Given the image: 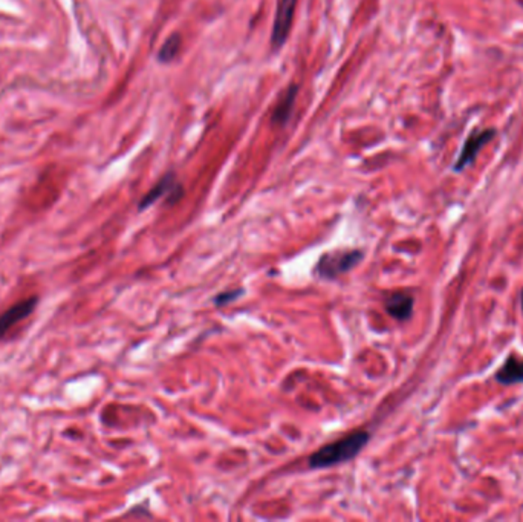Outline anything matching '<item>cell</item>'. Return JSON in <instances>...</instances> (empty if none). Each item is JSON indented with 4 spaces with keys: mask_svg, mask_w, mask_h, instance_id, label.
<instances>
[{
    "mask_svg": "<svg viewBox=\"0 0 523 522\" xmlns=\"http://www.w3.org/2000/svg\"><path fill=\"white\" fill-rule=\"evenodd\" d=\"M370 440L368 430H355L337 441H332L314 452L308 462L312 469H328L354 460Z\"/></svg>",
    "mask_w": 523,
    "mask_h": 522,
    "instance_id": "6da1fadb",
    "label": "cell"
},
{
    "mask_svg": "<svg viewBox=\"0 0 523 522\" xmlns=\"http://www.w3.org/2000/svg\"><path fill=\"white\" fill-rule=\"evenodd\" d=\"M361 250H337L321 256L315 263L314 273L321 279H335L351 271L363 261Z\"/></svg>",
    "mask_w": 523,
    "mask_h": 522,
    "instance_id": "7a4b0ae2",
    "label": "cell"
},
{
    "mask_svg": "<svg viewBox=\"0 0 523 522\" xmlns=\"http://www.w3.org/2000/svg\"><path fill=\"white\" fill-rule=\"evenodd\" d=\"M295 6L297 0H279L271 34V45L274 49H280L288 40L291 27H293Z\"/></svg>",
    "mask_w": 523,
    "mask_h": 522,
    "instance_id": "3957f363",
    "label": "cell"
},
{
    "mask_svg": "<svg viewBox=\"0 0 523 522\" xmlns=\"http://www.w3.org/2000/svg\"><path fill=\"white\" fill-rule=\"evenodd\" d=\"M164 196H169L170 204L176 202L179 198L182 196V187H181V184H178L176 177H174L173 172L167 173V175H164L160 181L156 182L155 187L148 190L143 200L139 201L138 209L146 210L147 207L153 205L156 201H160L161 198H164Z\"/></svg>",
    "mask_w": 523,
    "mask_h": 522,
    "instance_id": "277c9868",
    "label": "cell"
},
{
    "mask_svg": "<svg viewBox=\"0 0 523 522\" xmlns=\"http://www.w3.org/2000/svg\"><path fill=\"white\" fill-rule=\"evenodd\" d=\"M494 135H496L494 129H487V130H482V132H473V134L468 137V139L465 141L459 158L454 164V170L461 172V170L467 169L468 165L475 163L477 153L480 152V149H482L488 143V141H491L494 138Z\"/></svg>",
    "mask_w": 523,
    "mask_h": 522,
    "instance_id": "5b68a950",
    "label": "cell"
},
{
    "mask_svg": "<svg viewBox=\"0 0 523 522\" xmlns=\"http://www.w3.org/2000/svg\"><path fill=\"white\" fill-rule=\"evenodd\" d=\"M37 301L39 299L36 296H31L28 299L13 305L11 308H8L2 316H0V341H2V337L15 325V323L27 319L29 314L34 311L37 306Z\"/></svg>",
    "mask_w": 523,
    "mask_h": 522,
    "instance_id": "8992f818",
    "label": "cell"
},
{
    "mask_svg": "<svg viewBox=\"0 0 523 522\" xmlns=\"http://www.w3.org/2000/svg\"><path fill=\"white\" fill-rule=\"evenodd\" d=\"M413 305H414V299L410 293L395 291L390 296H387V299L384 302V308L390 317L403 322V320L410 319L412 312H413Z\"/></svg>",
    "mask_w": 523,
    "mask_h": 522,
    "instance_id": "52a82bcc",
    "label": "cell"
},
{
    "mask_svg": "<svg viewBox=\"0 0 523 522\" xmlns=\"http://www.w3.org/2000/svg\"><path fill=\"white\" fill-rule=\"evenodd\" d=\"M496 380L505 386L523 383V360H519L516 355H510L503 366L497 371Z\"/></svg>",
    "mask_w": 523,
    "mask_h": 522,
    "instance_id": "ba28073f",
    "label": "cell"
},
{
    "mask_svg": "<svg viewBox=\"0 0 523 522\" xmlns=\"http://www.w3.org/2000/svg\"><path fill=\"white\" fill-rule=\"evenodd\" d=\"M297 92H298V88L295 85H291L289 89H286L284 97L280 98L276 107H274V112H272L274 124H277V126H284V124L289 120L291 114H293V109H294V104H295Z\"/></svg>",
    "mask_w": 523,
    "mask_h": 522,
    "instance_id": "9c48e42d",
    "label": "cell"
},
{
    "mask_svg": "<svg viewBox=\"0 0 523 522\" xmlns=\"http://www.w3.org/2000/svg\"><path fill=\"white\" fill-rule=\"evenodd\" d=\"M181 49V37L178 34H174L165 40V43L162 45L160 54H158V59L162 63H170L174 57L178 55Z\"/></svg>",
    "mask_w": 523,
    "mask_h": 522,
    "instance_id": "30bf717a",
    "label": "cell"
},
{
    "mask_svg": "<svg viewBox=\"0 0 523 522\" xmlns=\"http://www.w3.org/2000/svg\"><path fill=\"white\" fill-rule=\"evenodd\" d=\"M242 294H244V289H228V291H223V293H219L218 296H216L213 299V303L216 306L228 305L231 302H235L236 299H239V297Z\"/></svg>",
    "mask_w": 523,
    "mask_h": 522,
    "instance_id": "8fae6325",
    "label": "cell"
},
{
    "mask_svg": "<svg viewBox=\"0 0 523 522\" xmlns=\"http://www.w3.org/2000/svg\"><path fill=\"white\" fill-rule=\"evenodd\" d=\"M522 310H523V291H522Z\"/></svg>",
    "mask_w": 523,
    "mask_h": 522,
    "instance_id": "7c38bea8",
    "label": "cell"
}]
</instances>
